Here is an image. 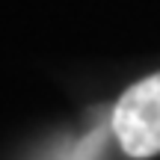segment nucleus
Masks as SVG:
<instances>
[{
    "label": "nucleus",
    "instance_id": "f257e3e1",
    "mask_svg": "<svg viewBox=\"0 0 160 160\" xmlns=\"http://www.w3.org/2000/svg\"><path fill=\"white\" fill-rule=\"evenodd\" d=\"M113 133L128 157L160 151V74L133 83L113 107Z\"/></svg>",
    "mask_w": 160,
    "mask_h": 160
}]
</instances>
